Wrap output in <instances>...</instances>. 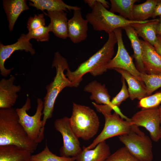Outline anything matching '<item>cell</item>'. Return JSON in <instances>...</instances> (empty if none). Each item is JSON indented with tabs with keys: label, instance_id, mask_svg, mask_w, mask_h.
I'll return each mask as SVG.
<instances>
[{
	"label": "cell",
	"instance_id": "obj_1",
	"mask_svg": "<svg viewBox=\"0 0 161 161\" xmlns=\"http://www.w3.org/2000/svg\"><path fill=\"white\" fill-rule=\"evenodd\" d=\"M107 40L102 47L88 59L81 64L74 71L69 68L66 76L72 83L73 87H77L82 81L83 76L90 73L94 76L100 75L106 71L107 66L114 53V47L117 43L114 32L109 33Z\"/></svg>",
	"mask_w": 161,
	"mask_h": 161
},
{
	"label": "cell",
	"instance_id": "obj_2",
	"mask_svg": "<svg viewBox=\"0 0 161 161\" xmlns=\"http://www.w3.org/2000/svg\"><path fill=\"white\" fill-rule=\"evenodd\" d=\"M14 145L33 153L38 144L30 139L20 123L16 109H0V146Z\"/></svg>",
	"mask_w": 161,
	"mask_h": 161
},
{
	"label": "cell",
	"instance_id": "obj_3",
	"mask_svg": "<svg viewBox=\"0 0 161 161\" xmlns=\"http://www.w3.org/2000/svg\"><path fill=\"white\" fill-rule=\"evenodd\" d=\"M52 66V68H55L56 74L53 81L46 87L47 92L44 99L42 120L44 127L47 120L52 116L55 103L59 93L66 87H73V84L64 72L69 68L67 61L58 52L55 54Z\"/></svg>",
	"mask_w": 161,
	"mask_h": 161
},
{
	"label": "cell",
	"instance_id": "obj_4",
	"mask_svg": "<svg viewBox=\"0 0 161 161\" xmlns=\"http://www.w3.org/2000/svg\"><path fill=\"white\" fill-rule=\"evenodd\" d=\"M73 131L78 138L88 141L97 134L100 122L95 112L90 107L73 103L69 118Z\"/></svg>",
	"mask_w": 161,
	"mask_h": 161
},
{
	"label": "cell",
	"instance_id": "obj_5",
	"mask_svg": "<svg viewBox=\"0 0 161 161\" xmlns=\"http://www.w3.org/2000/svg\"><path fill=\"white\" fill-rule=\"evenodd\" d=\"M86 18L96 31H104L109 33L115 29L131 26L142 21L129 20L108 10L99 2L95 0L91 12L87 13Z\"/></svg>",
	"mask_w": 161,
	"mask_h": 161
},
{
	"label": "cell",
	"instance_id": "obj_6",
	"mask_svg": "<svg viewBox=\"0 0 161 161\" xmlns=\"http://www.w3.org/2000/svg\"><path fill=\"white\" fill-rule=\"evenodd\" d=\"M35 113L29 115L27 111L31 108L30 99L28 96L25 104L21 108L16 109L19 121L30 138L37 143H41L44 138L45 127L41 120L44 108V102L40 98L37 100Z\"/></svg>",
	"mask_w": 161,
	"mask_h": 161
},
{
	"label": "cell",
	"instance_id": "obj_7",
	"mask_svg": "<svg viewBox=\"0 0 161 161\" xmlns=\"http://www.w3.org/2000/svg\"><path fill=\"white\" fill-rule=\"evenodd\" d=\"M119 140L140 161H152L153 158L151 139L133 124L127 133L118 136Z\"/></svg>",
	"mask_w": 161,
	"mask_h": 161
},
{
	"label": "cell",
	"instance_id": "obj_8",
	"mask_svg": "<svg viewBox=\"0 0 161 161\" xmlns=\"http://www.w3.org/2000/svg\"><path fill=\"white\" fill-rule=\"evenodd\" d=\"M105 118L104 128L92 143L87 147L83 148L90 150L95 148L101 142L115 136H119L128 132L131 129L133 124L131 122L124 120L119 115L114 112L113 114H108L103 113Z\"/></svg>",
	"mask_w": 161,
	"mask_h": 161
},
{
	"label": "cell",
	"instance_id": "obj_9",
	"mask_svg": "<svg viewBox=\"0 0 161 161\" xmlns=\"http://www.w3.org/2000/svg\"><path fill=\"white\" fill-rule=\"evenodd\" d=\"M54 127L61 134L63 145L60 149L61 156L76 157L82 151L78 138L72 129L69 118L67 117L57 119L54 123Z\"/></svg>",
	"mask_w": 161,
	"mask_h": 161
},
{
	"label": "cell",
	"instance_id": "obj_10",
	"mask_svg": "<svg viewBox=\"0 0 161 161\" xmlns=\"http://www.w3.org/2000/svg\"><path fill=\"white\" fill-rule=\"evenodd\" d=\"M132 123L137 126L145 128L149 132L151 139L158 141L161 138L160 121L158 107L142 109L131 118Z\"/></svg>",
	"mask_w": 161,
	"mask_h": 161
},
{
	"label": "cell",
	"instance_id": "obj_11",
	"mask_svg": "<svg viewBox=\"0 0 161 161\" xmlns=\"http://www.w3.org/2000/svg\"><path fill=\"white\" fill-rule=\"evenodd\" d=\"M113 32L115 34L117 39V51L115 56L112 59L108 64L107 69L119 68L124 70L143 83L140 77L141 73L135 66L132 58L129 55L124 44L122 29H117Z\"/></svg>",
	"mask_w": 161,
	"mask_h": 161
},
{
	"label": "cell",
	"instance_id": "obj_12",
	"mask_svg": "<svg viewBox=\"0 0 161 161\" xmlns=\"http://www.w3.org/2000/svg\"><path fill=\"white\" fill-rule=\"evenodd\" d=\"M30 39L26 34H23L15 43L4 45L0 43V70L1 74L6 77L10 75L13 68L7 69L4 65L5 62L15 51L16 50H24L30 52L32 55L35 53V50L32 48Z\"/></svg>",
	"mask_w": 161,
	"mask_h": 161
},
{
	"label": "cell",
	"instance_id": "obj_13",
	"mask_svg": "<svg viewBox=\"0 0 161 161\" xmlns=\"http://www.w3.org/2000/svg\"><path fill=\"white\" fill-rule=\"evenodd\" d=\"M81 10H74L73 17L68 21V37L75 44L84 41L87 37L89 21L82 17Z\"/></svg>",
	"mask_w": 161,
	"mask_h": 161
},
{
	"label": "cell",
	"instance_id": "obj_14",
	"mask_svg": "<svg viewBox=\"0 0 161 161\" xmlns=\"http://www.w3.org/2000/svg\"><path fill=\"white\" fill-rule=\"evenodd\" d=\"M83 90L91 93L90 99L95 100L97 104H103L107 105L118 114L122 118L126 120L129 119V118L122 113L119 107H115L112 105L110 96L105 84L102 85L96 80H93L86 85Z\"/></svg>",
	"mask_w": 161,
	"mask_h": 161
},
{
	"label": "cell",
	"instance_id": "obj_15",
	"mask_svg": "<svg viewBox=\"0 0 161 161\" xmlns=\"http://www.w3.org/2000/svg\"><path fill=\"white\" fill-rule=\"evenodd\" d=\"M15 78L10 76L8 79H2L0 81V108H11L15 103L18 97L17 93L21 87L13 84Z\"/></svg>",
	"mask_w": 161,
	"mask_h": 161
},
{
	"label": "cell",
	"instance_id": "obj_16",
	"mask_svg": "<svg viewBox=\"0 0 161 161\" xmlns=\"http://www.w3.org/2000/svg\"><path fill=\"white\" fill-rule=\"evenodd\" d=\"M142 49V60L146 74H161V55L153 46L140 40Z\"/></svg>",
	"mask_w": 161,
	"mask_h": 161
},
{
	"label": "cell",
	"instance_id": "obj_17",
	"mask_svg": "<svg viewBox=\"0 0 161 161\" xmlns=\"http://www.w3.org/2000/svg\"><path fill=\"white\" fill-rule=\"evenodd\" d=\"M160 20V18L147 20L134 23L131 26L138 36L154 46L157 41V29Z\"/></svg>",
	"mask_w": 161,
	"mask_h": 161
},
{
	"label": "cell",
	"instance_id": "obj_18",
	"mask_svg": "<svg viewBox=\"0 0 161 161\" xmlns=\"http://www.w3.org/2000/svg\"><path fill=\"white\" fill-rule=\"evenodd\" d=\"M50 19L51 31L58 38L66 39L68 37L67 13L64 11H47L45 13Z\"/></svg>",
	"mask_w": 161,
	"mask_h": 161
},
{
	"label": "cell",
	"instance_id": "obj_19",
	"mask_svg": "<svg viewBox=\"0 0 161 161\" xmlns=\"http://www.w3.org/2000/svg\"><path fill=\"white\" fill-rule=\"evenodd\" d=\"M109 146L105 141L100 142L94 148L82 151L76 157V161H106L110 155Z\"/></svg>",
	"mask_w": 161,
	"mask_h": 161
},
{
	"label": "cell",
	"instance_id": "obj_20",
	"mask_svg": "<svg viewBox=\"0 0 161 161\" xmlns=\"http://www.w3.org/2000/svg\"><path fill=\"white\" fill-rule=\"evenodd\" d=\"M32 153L14 145L0 146V161H31Z\"/></svg>",
	"mask_w": 161,
	"mask_h": 161
},
{
	"label": "cell",
	"instance_id": "obj_21",
	"mask_svg": "<svg viewBox=\"0 0 161 161\" xmlns=\"http://www.w3.org/2000/svg\"><path fill=\"white\" fill-rule=\"evenodd\" d=\"M114 69L120 74L126 80L128 86V90L130 99L140 100L147 96L145 86L135 77L127 71L119 68Z\"/></svg>",
	"mask_w": 161,
	"mask_h": 161
},
{
	"label": "cell",
	"instance_id": "obj_22",
	"mask_svg": "<svg viewBox=\"0 0 161 161\" xmlns=\"http://www.w3.org/2000/svg\"><path fill=\"white\" fill-rule=\"evenodd\" d=\"M26 0H4L3 5L9 22L10 31L13 29L15 24L21 14L24 11L29 9Z\"/></svg>",
	"mask_w": 161,
	"mask_h": 161
},
{
	"label": "cell",
	"instance_id": "obj_23",
	"mask_svg": "<svg viewBox=\"0 0 161 161\" xmlns=\"http://www.w3.org/2000/svg\"><path fill=\"white\" fill-rule=\"evenodd\" d=\"M126 34L129 39L131 47L134 51L133 57L136 64V67L141 73H146L142 60V49L141 43L134 29L131 26L123 27Z\"/></svg>",
	"mask_w": 161,
	"mask_h": 161
},
{
	"label": "cell",
	"instance_id": "obj_24",
	"mask_svg": "<svg viewBox=\"0 0 161 161\" xmlns=\"http://www.w3.org/2000/svg\"><path fill=\"white\" fill-rule=\"evenodd\" d=\"M30 1V5L43 11L46 10L49 11L63 10L67 12V10L71 11L81 9L80 8L77 6L67 5L61 0H31Z\"/></svg>",
	"mask_w": 161,
	"mask_h": 161
},
{
	"label": "cell",
	"instance_id": "obj_25",
	"mask_svg": "<svg viewBox=\"0 0 161 161\" xmlns=\"http://www.w3.org/2000/svg\"><path fill=\"white\" fill-rule=\"evenodd\" d=\"M159 0H147L144 2L134 4L133 7L134 20L143 21L152 17Z\"/></svg>",
	"mask_w": 161,
	"mask_h": 161
},
{
	"label": "cell",
	"instance_id": "obj_26",
	"mask_svg": "<svg viewBox=\"0 0 161 161\" xmlns=\"http://www.w3.org/2000/svg\"><path fill=\"white\" fill-rule=\"evenodd\" d=\"M138 0H110L111 7L109 11L114 13H118L120 16L127 20H134L133 7Z\"/></svg>",
	"mask_w": 161,
	"mask_h": 161
},
{
	"label": "cell",
	"instance_id": "obj_27",
	"mask_svg": "<svg viewBox=\"0 0 161 161\" xmlns=\"http://www.w3.org/2000/svg\"><path fill=\"white\" fill-rule=\"evenodd\" d=\"M31 161H74L75 157H66L58 156L53 154L49 149L47 143L41 152L32 155Z\"/></svg>",
	"mask_w": 161,
	"mask_h": 161
},
{
	"label": "cell",
	"instance_id": "obj_28",
	"mask_svg": "<svg viewBox=\"0 0 161 161\" xmlns=\"http://www.w3.org/2000/svg\"><path fill=\"white\" fill-rule=\"evenodd\" d=\"M141 80L145 85L147 96L161 87V74L140 73Z\"/></svg>",
	"mask_w": 161,
	"mask_h": 161
},
{
	"label": "cell",
	"instance_id": "obj_29",
	"mask_svg": "<svg viewBox=\"0 0 161 161\" xmlns=\"http://www.w3.org/2000/svg\"><path fill=\"white\" fill-rule=\"evenodd\" d=\"M106 161H140L125 146L120 148L110 155Z\"/></svg>",
	"mask_w": 161,
	"mask_h": 161
},
{
	"label": "cell",
	"instance_id": "obj_30",
	"mask_svg": "<svg viewBox=\"0 0 161 161\" xmlns=\"http://www.w3.org/2000/svg\"><path fill=\"white\" fill-rule=\"evenodd\" d=\"M51 31L50 24L42 26L35 30L29 31L27 34L28 38L30 40L34 38L38 41H48L49 38V32Z\"/></svg>",
	"mask_w": 161,
	"mask_h": 161
},
{
	"label": "cell",
	"instance_id": "obj_31",
	"mask_svg": "<svg viewBox=\"0 0 161 161\" xmlns=\"http://www.w3.org/2000/svg\"><path fill=\"white\" fill-rule=\"evenodd\" d=\"M140 100L138 107L142 109L158 107L161 104V92L147 96Z\"/></svg>",
	"mask_w": 161,
	"mask_h": 161
},
{
	"label": "cell",
	"instance_id": "obj_32",
	"mask_svg": "<svg viewBox=\"0 0 161 161\" xmlns=\"http://www.w3.org/2000/svg\"><path fill=\"white\" fill-rule=\"evenodd\" d=\"M122 85L121 89L118 93L111 101L112 105L115 107H119L121 103L129 97V95L126 85L125 79L122 76Z\"/></svg>",
	"mask_w": 161,
	"mask_h": 161
},
{
	"label": "cell",
	"instance_id": "obj_33",
	"mask_svg": "<svg viewBox=\"0 0 161 161\" xmlns=\"http://www.w3.org/2000/svg\"><path fill=\"white\" fill-rule=\"evenodd\" d=\"M45 19L44 15L41 13L35 15L33 17H30L28 19L27 28L29 31L32 30L42 26H45Z\"/></svg>",
	"mask_w": 161,
	"mask_h": 161
},
{
	"label": "cell",
	"instance_id": "obj_34",
	"mask_svg": "<svg viewBox=\"0 0 161 161\" xmlns=\"http://www.w3.org/2000/svg\"><path fill=\"white\" fill-rule=\"evenodd\" d=\"M161 16V0H159L155 7L152 18L155 19L158 16Z\"/></svg>",
	"mask_w": 161,
	"mask_h": 161
},
{
	"label": "cell",
	"instance_id": "obj_35",
	"mask_svg": "<svg viewBox=\"0 0 161 161\" xmlns=\"http://www.w3.org/2000/svg\"><path fill=\"white\" fill-rule=\"evenodd\" d=\"M157 41L154 46L157 52L161 55V35H157Z\"/></svg>",
	"mask_w": 161,
	"mask_h": 161
},
{
	"label": "cell",
	"instance_id": "obj_36",
	"mask_svg": "<svg viewBox=\"0 0 161 161\" xmlns=\"http://www.w3.org/2000/svg\"><path fill=\"white\" fill-rule=\"evenodd\" d=\"M99 1L106 8H109L110 4L108 1L105 0H99Z\"/></svg>",
	"mask_w": 161,
	"mask_h": 161
},
{
	"label": "cell",
	"instance_id": "obj_37",
	"mask_svg": "<svg viewBox=\"0 0 161 161\" xmlns=\"http://www.w3.org/2000/svg\"><path fill=\"white\" fill-rule=\"evenodd\" d=\"M160 22L158 24L157 29V35H161V16H160Z\"/></svg>",
	"mask_w": 161,
	"mask_h": 161
},
{
	"label": "cell",
	"instance_id": "obj_38",
	"mask_svg": "<svg viewBox=\"0 0 161 161\" xmlns=\"http://www.w3.org/2000/svg\"><path fill=\"white\" fill-rule=\"evenodd\" d=\"M160 117V129L161 133V104H160L158 107Z\"/></svg>",
	"mask_w": 161,
	"mask_h": 161
}]
</instances>
